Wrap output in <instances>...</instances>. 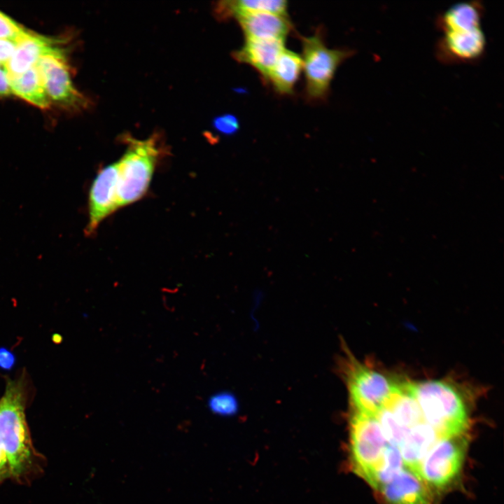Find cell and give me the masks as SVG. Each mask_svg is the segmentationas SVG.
<instances>
[{
  "label": "cell",
  "mask_w": 504,
  "mask_h": 504,
  "mask_svg": "<svg viewBox=\"0 0 504 504\" xmlns=\"http://www.w3.org/2000/svg\"><path fill=\"white\" fill-rule=\"evenodd\" d=\"M24 403L23 378L8 380L0 399V448L8 461L11 477H15L25 474L34 459Z\"/></svg>",
  "instance_id": "obj_1"
},
{
  "label": "cell",
  "mask_w": 504,
  "mask_h": 504,
  "mask_svg": "<svg viewBox=\"0 0 504 504\" xmlns=\"http://www.w3.org/2000/svg\"><path fill=\"white\" fill-rule=\"evenodd\" d=\"M407 388L416 401L424 421L440 438L465 435L469 418L459 392L445 381L407 382Z\"/></svg>",
  "instance_id": "obj_2"
},
{
  "label": "cell",
  "mask_w": 504,
  "mask_h": 504,
  "mask_svg": "<svg viewBox=\"0 0 504 504\" xmlns=\"http://www.w3.org/2000/svg\"><path fill=\"white\" fill-rule=\"evenodd\" d=\"M344 375L354 410L374 416L404 383L358 361L351 354L345 359Z\"/></svg>",
  "instance_id": "obj_3"
},
{
  "label": "cell",
  "mask_w": 504,
  "mask_h": 504,
  "mask_svg": "<svg viewBox=\"0 0 504 504\" xmlns=\"http://www.w3.org/2000/svg\"><path fill=\"white\" fill-rule=\"evenodd\" d=\"M127 148L118 161V209L131 204L146 193L160 155L157 141L127 137Z\"/></svg>",
  "instance_id": "obj_4"
},
{
  "label": "cell",
  "mask_w": 504,
  "mask_h": 504,
  "mask_svg": "<svg viewBox=\"0 0 504 504\" xmlns=\"http://www.w3.org/2000/svg\"><path fill=\"white\" fill-rule=\"evenodd\" d=\"M349 438L352 469L369 484L388 443L377 416L353 410Z\"/></svg>",
  "instance_id": "obj_5"
},
{
  "label": "cell",
  "mask_w": 504,
  "mask_h": 504,
  "mask_svg": "<svg viewBox=\"0 0 504 504\" xmlns=\"http://www.w3.org/2000/svg\"><path fill=\"white\" fill-rule=\"evenodd\" d=\"M302 39L307 94L311 99H323L329 90L337 67L351 57L354 51L330 49L318 34Z\"/></svg>",
  "instance_id": "obj_6"
},
{
  "label": "cell",
  "mask_w": 504,
  "mask_h": 504,
  "mask_svg": "<svg viewBox=\"0 0 504 504\" xmlns=\"http://www.w3.org/2000/svg\"><path fill=\"white\" fill-rule=\"evenodd\" d=\"M465 437L440 438L426 453L418 475L428 487L442 489L458 477L467 448Z\"/></svg>",
  "instance_id": "obj_7"
},
{
  "label": "cell",
  "mask_w": 504,
  "mask_h": 504,
  "mask_svg": "<svg viewBox=\"0 0 504 504\" xmlns=\"http://www.w3.org/2000/svg\"><path fill=\"white\" fill-rule=\"evenodd\" d=\"M36 66L50 99L69 106H78L83 103V96L71 81L62 50L57 47L43 55Z\"/></svg>",
  "instance_id": "obj_8"
},
{
  "label": "cell",
  "mask_w": 504,
  "mask_h": 504,
  "mask_svg": "<svg viewBox=\"0 0 504 504\" xmlns=\"http://www.w3.org/2000/svg\"><path fill=\"white\" fill-rule=\"evenodd\" d=\"M118 162L100 169L93 180L88 195V223L86 235L93 234L99 224L118 209Z\"/></svg>",
  "instance_id": "obj_9"
},
{
  "label": "cell",
  "mask_w": 504,
  "mask_h": 504,
  "mask_svg": "<svg viewBox=\"0 0 504 504\" xmlns=\"http://www.w3.org/2000/svg\"><path fill=\"white\" fill-rule=\"evenodd\" d=\"M486 46L482 27L446 31L437 42L436 56L446 64L470 63L481 59Z\"/></svg>",
  "instance_id": "obj_10"
},
{
  "label": "cell",
  "mask_w": 504,
  "mask_h": 504,
  "mask_svg": "<svg viewBox=\"0 0 504 504\" xmlns=\"http://www.w3.org/2000/svg\"><path fill=\"white\" fill-rule=\"evenodd\" d=\"M379 491L386 504H431V493L424 480L405 468Z\"/></svg>",
  "instance_id": "obj_11"
},
{
  "label": "cell",
  "mask_w": 504,
  "mask_h": 504,
  "mask_svg": "<svg viewBox=\"0 0 504 504\" xmlns=\"http://www.w3.org/2000/svg\"><path fill=\"white\" fill-rule=\"evenodd\" d=\"M56 48L52 40L28 31L18 41L13 55L5 65L9 78L34 67L43 55Z\"/></svg>",
  "instance_id": "obj_12"
},
{
  "label": "cell",
  "mask_w": 504,
  "mask_h": 504,
  "mask_svg": "<svg viewBox=\"0 0 504 504\" xmlns=\"http://www.w3.org/2000/svg\"><path fill=\"white\" fill-rule=\"evenodd\" d=\"M284 49V39H246L234 56L237 61L254 67L267 79Z\"/></svg>",
  "instance_id": "obj_13"
},
{
  "label": "cell",
  "mask_w": 504,
  "mask_h": 504,
  "mask_svg": "<svg viewBox=\"0 0 504 504\" xmlns=\"http://www.w3.org/2000/svg\"><path fill=\"white\" fill-rule=\"evenodd\" d=\"M237 19L246 39H285L290 28L286 15L255 13Z\"/></svg>",
  "instance_id": "obj_14"
},
{
  "label": "cell",
  "mask_w": 504,
  "mask_h": 504,
  "mask_svg": "<svg viewBox=\"0 0 504 504\" xmlns=\"http://www.w3.org/2000/svg\"><path fill=\"white\" fill-rule=\"evenodd\" d=\"M439 438L426 421L410 428L398 447L405 466L418 475L423 458Z\"/></svg>",
  "instance_id": "obj_15"
},
{
  "label": "cell",
  "mask_w": 504,
  "mask_h": 504,
  "mask_svg": "<svg viewBox=\"0 0 504 504\" xmlns=\"http://www.w3.org/2000/svg\"><path fill=\"white\" fill-rule=\"evenodd\" d=\"M483 13L484 8L479 1L458 3L438 17L437 27L442 33L479 28Z\"/></svg>",
  "instance_id": "obj_16"
},
{
  "label": "cell",
  "mask_w": 504,
  "mask_h": 504,
  "mask_svg": "<svg viewBox=\"0 0 504 504\" xmlns=\"http://www.w3.org/2000/svg\"><path fill=\"white\" fill-rule=\"evenodd\" d=\"M303 68L302 59L297 53L284 49L270 71L267 80L281 94H290Z\"/></svg>",
  "instance_id": "obj_17"
},
{
  "label": "cell",
  "mask_w": 504,
  "mask_h": 504,
  "mask_svg": "<svg viewBox=\"0 0 504 504\" xmlns=\"http://www.w3.org/2000/svg\"><path fill=\"white\" fill-rule=\"evenodd\" d=\"M9 80L11 93L39 108L49 107L50 99L36 66Z\"/></svg>",
  "instance_id": "obj_18"
},
{
  "label": "cell",
  "mask_w": 504,
  "mask_h": 504,
  "mask_svg": "<svg viewBox=\"0 0 504 504\" xmlns=\"http://www.w3.org/2000/svg\"><path fill=\"white\" fill-rule=\"evenodd\" d=\"M287 2L284 0H238L223 1L218 6L219 17L237 18L255 13H269L286 15Z\"/></svg>",
  "instance_id": "obj_19"
},
{
  "label": "cell",
  "mask_w": 504,
  "mask_h": 504,
  "mask_svg": "<svg viewBox=\"0 0 504 504\" xmlns=\"http://www.w3.org/2000/svg\"><path fill=\"white\" fill-rule=\"evenodd\" d=\"M404 467L399 449L387 443L381 463L369 484L379 491L384 485L395 478Z\"/></svg>",
  "instance_id": "obj_20"
},
{
  "label": "cell",
  "mask_w": 504,
  "mask_h": 504,
  "mask_svg": "<svg viewBox=\"0 0 504 504\" xmlns=\"http://www.w3.org/2000/svg\"><path fill=\"white\" fill-rule=\"evenodd\" d=\"M207 405L214 414L220 416L233 415L238 410L237 398L229 392H218L212 395Z\"/></svg>",
  "instance_id": "obj_21"
},
{
  "label": "cell",
  "mask_w": 504,
  "mask_h": 504,
  "mask_svg": "<svg viewBox=\"0 0 504 504\" xmlns=\"http://www.w3.org/2000/svg\"><path fill=\"white\" fill-rule=\"evenodd\" d=\"M28 31L0 11V39L19 41Z\"/></svg>",
  "instance_id": "obj_22"
},
{
  "label": "cell",
  "mask_w": 504,
  "mask_h": 504,
  "mask_svg": "<svg viewBox=\"0 0 504 504\" xmlns=\"http://www.w3.org/2000/svg\"><path fill=\"white\" fill-rule=\"evenodd\" d=\"M214 127L223 134H233L239 127L237 118L230 114H225L214 120Z\"/></svg>",
  "instance_id": "obj_23"
},
{
  "label": "cell",
  "mask_w": 504,
  "mask_h": 504,
  "mask_svg": "<svg viewBox=\"0 0 504 504\" xmlns=\"http://www.w3.org/2000/svg\"><path fill=\"white\" fill-rule=\"evenodd\" d=\"M18 41L0 39V66H5L13 55Z\"/></svg>",
  "instance_id": "obj_24"
},
{
  "label": "cell",
  "mask_w": 504,
  "mask_h": 504,
  "mask_svg": "<svg viewBox=\"0 0 504 504\" xmlns=\"http://www.w3.org/2000/svg\"><path fill=\"white\" fill-rule=\"evenodd\" d=\"M11 93L10 80L5 66H0V95Z\"/></svg>",
  "instance_id": "obj_25"
},
{
  "label": "cell",
  "mask_w": 504,
  "mask_h": 504,
  "mask_svg": "<svg viewBox=\"0 0 504 504\" xmlns=\"http://www.w3.org/2000/svg\"><path fill=\"white\" fill-rule=\"evenodd\" d=\"M11 477L8 461L0 448V482L4 479Z\"/></svg>",
  "instance_id": "obj_26"
}]
</instances>
